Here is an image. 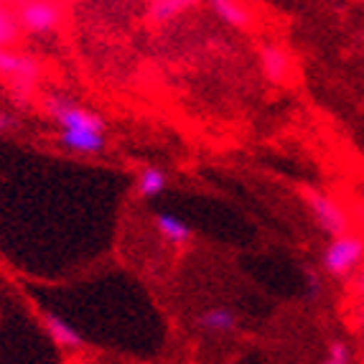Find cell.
I'll use <instances>...</instances> for the list:
<instances>
[{
  "instance_id": "cell-1",
  "label": "cell",
  "mask_w": 364,
  "mask_h": 364,
  "mask_svg": "<svg viewBox=\"0 0 364 364\" xmlns=\"http://www.w3.org/2000/svg\"><path fill=\"white\" fill-rule=\"evenodd\" d=\"M323 270H326L331 278L346 280L352 278L359 270V265L364 262V242L359 237L352 235H336L331 237V242L323 250Z\"/></svg>"
},
{
  "instance_id": "cell-2",
  "label": "cell",
  "mask_w": 364,
  "mask_h": 364,
  "mask_svg": "<svg viewBox=\"0 0 364 364\" xmlns=\"http://www.w3.org/2000/svg\"><path fill=\"white\" fill-rule=\"evenodd\" d=\"M301 194H304L306 204H309V212L316 225H318V230L326 232L328 237L344 235L349 222H346L344 209H341L331 196L321 194V191L314 186H301Z\"/></svg>"
},
{
  "instance_id": "cell-3",
  "label": "cell",
  "mask_w": 364,
  "mask_h": 364,
  "mask_svg": "<svg viewBox=\"0 0 364 364\" xmlns=\"http://www.w3.org/2000/svg\"><path fill=\"white\" fill-rule=\"evenodd\" d=\"M18 23L31 36H51L61 23L59 6L54 0H21Z\"/></svg>"
},
{
  "instance_id": "cell-4",
  "label": "cell",
  "mask_w": 364,
  "mask_h": 364,
  "mask_svg": "<svg viewBox=\"0 0 364 364\" xmlns=\"http://www.w3.org/2000/svg\"><path fill=\"white\" fill-rule=\"evenodd\" d=\"M38 74H41V69L31 56L16 54L6 46L0 49V79H6L16 95H26L36 85Z\"/></svg>"
},
{
  "instance_id": "cell-5",
  "label": "cell",
  "mask_w": 364,
  "mask_h": 364,
  "mask_svg": "<svg viewBox=\"0 0 364 364\" xmlns=\"http://www.w3.org/2000/svg\"><path fill=\"white\" fill-rule=\"evenodd\" d=\"M46 112H49V117L59 128H87V130L107 128L102 117L67 97H49L46 100Z\"/></svg>"
},
{
  "instance_id": "cell-6",
  "label": "cell",
  "mask_w": 364,
  "mask_h": 364,
  "mask_svg": "<svg viewBox=\"0 0 364 364\" xmlns=\"http://www.w3.org/2000/svg\"><path fill=\"white\" fill-rule=\"evenodd\" d=\"M59 143L72 153H102L107 148V135L105 130L59 128Z\"/></svg>"
},
{
  "instance_id": "cell-7",
  "label": "cell",
  "mask_w": 364,
  "mask_h": 364,
  "mask_svg": "<svg viewBox=\"0 0 364 364\" xmlns=\"http://www.w3.org/2000/svg\"><path fill=\"white\" fill-rule=\"evenodd\" d=\"M41 321H43V326H46V334H49L61 349H82V344H85L82 334H79L69 321H64L61 316L46 311V314H41Z\"/></svg>"
},
{
  "instance_id": "cell-8",
  "label": "cell",
  "mask_w": 364,
  "mask_h": 364,
  "mask_svg": "<svg viewBox=\"0 0 364 364\" xmlns=\"http://www.w3.org/2000/svg\"><path fill=\"white\" fill-rule=\"evenodd\" d=\"M153 227H156V232L164 237L166 242L176 245V247L191 242V235H194L191 227H188L183 219H178L176 214H168V212H158L156 217H153Z\"/></svg>"
},
{
  "instance_id": "cell-9",
  "label": "cell",
  "mask_w": 364,
  "mask_h": 364,
  "mask_svg": "<svg viewBox=\"0 0 364 364\" xmlns=\"http://www.w3.org/2000/svg\"><path fill=\"white\" fill-rule=\"evenodd\" d=\"M199 328L207 331V334H217V336L232 334L237 328V316L227 306H212V309L199 314Z\"/></svg>"
},
{
  "instance_id": "cell-10",
  "label": "cell",
  "mask_w": 364,
  "mask_h": 364,
  "mask_svg": "<svg viewBox=\"0 0 364 364\" xmlns=\"http://www.w3.org/2000/svg\"><path fill=\"white\" fill-rule=\"evenodd\" d=\"M260 64L270 82H283L291 69V59L278 43H260Z\"/></svg>"
},
{
  "instance_id": "cell-11",
  "label": "cell",
  "mask_w": 364,
  "mask_h": 364,
  "mask_svg": "<svg viewBox=\"0 0 364 364\" xmlns=\"http://www.w3.org/2000/svg\"><path fill=\"white\" fill-rule=\"evenodd\" d=\"M209 6L232 28H247L252 23V16L242 6V0H209Z\"/></svg>"
},
{
  "instance_id": "cell-12",
  "label": "cell",
  "mask_w": 364,
  "mask_h": 364,
  "mask_svg": "<svg viewBox=\"0 0 364 364\" xmlns=\"http://www.w3.org/2000/svg\"><path fill=\"white\" fill-rule=\"evenodd\" d=\"M166 186H168V176L161 168H156V166H148V168L140 171L135 191H138L140 199H156V196L164 194Z\"/></svg>"
},
{
  "instance_id": "cell-13",
  "label": "cell",
  "mask_w": 364,
  "mask_h": 364,
  "mask_svg": "<svg viewBox=\"0 0 364 364\" xmlns=\"http://www.w3.org/2000/svg\"><path fill=\"white\" fill-rule=\"evenodd\" d=\"M191 6H196V0H153L151 18L156 21V23H168V21L181 16V13L188 11Z\"/></svg>"
},
{
  "instance_id": "cell-14",
  "label": "cell",
  "mask_w": 364,
  "mask_h": 364,
  "mask_svg": "<svg viewBox=\"0 0 364 364\" xmlns=\"http://www.w3.org/2000/svg\"><path fill=\"white\" fill-rule=\"evenodd\" d=\"M18 36H21L18 16H13L8 8L0 6V49H3V46H11Z\"/></svg>"
},
{
  "instance_id": "cell-15",
  "label": "cell",
  "mask_w": 364,
  "mask_h": 364,
  "mask_svg": "<svg viewBox=\"0 0 364 364\" xmlns=\"http://www.w3.org/2000/svg\"><path fill=\"white\" fill-rule=\"evenodd\" d=\"M326 359L328 364H349L352 362V352H349V346L344 344V341H328L326 346Z\"/></svg>"
},
{
  "instance_id": "cell-16",
  "label": "cell",
  "mask_w": 364,
  "mask_h": 364,
  "mask_svg": "<svg viewBox=\"0 0 364 364\" xmlns=\"http://www.w3.org/2000/svg\"><path fill=\"white\" fill-rule=\"evenodd\" d=\"M16 128H18L16 117H11L8 112H3V109H0V133H13Z\"/></svg>"
},
{
  "instance_id": "cell-17",
  "label": "cell",
  "mask_w": 364,
  "mask_h": 364,
  "mask_svg": "<svg viewBox=\"0 0 364 364\" xmlns=\"http://www.w3.org/2000/svg\"><path fill=\"white\" fill-rule=\"evenodd\" d=\"M354 286H357V291H359V293H364V270L357 275V280H354Z\"/></svg>"
},
{
  "instance_id": "cell-18",
  "label": "cell",
  "mask_w": 364,
  "mask_h": 364,
  "mask_svg": "<svg viewBox=\"0 0 364 364\" xmlns=\"http://www.w3.org/2000/svg\"><path fill=\"white\" fill-rule=\"evenodd\" d=\"M8 3H13V0H0V6H8Z\"/></svg>"
}]
</instances>
